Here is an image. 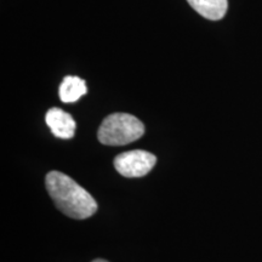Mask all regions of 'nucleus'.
I'll list each match as a JSON object with an SVG mask.
<instances>
[{"mask_svg":"<svg viewBox=\"0 0 262 262\" xmlns=\"http://www.w3.org/2000/svg\"><path fill=\"white\" fill-rule=\"evenodd\" d=\"M45 186L58 210L72 219L84 220L97 210V203L93 195L63 172H49Z\"/></svg>","mask_w":262,"mask_h":262,"instance_id":"nucleus-1","label":"nucleus"},{"mask_svg":"<svg viewBox=\"0 0 262 262\" xmlns=\"http://www.w3.org/2000/svg\"><path fill=\"white\" fill-rule=\"evenodd\" d=\"M143 134L145 126L136 117L127 113H113L101 124L97 137L102 145L124 146L135 142Z\"/></svg>","mask_w":262,"mask_h":262,"instance_id":"nucleus-2","label":"nucleus"},{"mask_svg":"<svg viewBox=\"0 0 262 262\" xmlns=\"http://www.w3.org/2000/svg\"><path fill=\"white\" fill-rule=\"evenodd\" d=\"M155 155L142 149L130 150L117 156L114 159V168L124 178H142L156 165Z\"/></svg>","mask_w":262,"mask_h":262,"instance_id":"nucleus-3","label":"nucleus"},{"mask_svg":"<svg viewBox=\"0 0 262 262\" xmlns=\"http://www.w3.org/2000/svg\"><path fill=\"white\" fill-rule=\"evenodd\" d=\"M45 122L50 127L54 136L58 137V139L68 140L74 136L75 122L73 117L61 108L54 107L49 110L47 117H45Z\"/></svg>","mask_w":262,"mask_h":262,"instance_id":"nucleus-4","label":"nucleus"},{"mask_svg":"<svg viewBox=\"0 0 262 262\" xmlns=\"http://www.w3.org/2000/svg\"><path fill=\"white\" fill-rule=\"evenodd\" d=\"M187 3L199 15L211 21L221 19L228 9V0H187Z\"/></svg>","mask_w":262,"mask_h":262,"instance_id":"nucleus-5","label":"nucleus"},{"mask_svg":"<svg viewBox=\"0 0 262 262\" xmlns=\"http://www.w3.org/2000/svg\"><path fill=\"white\" fill-rule=\"evenodd\" d=\"M86 93L88 88L85 80L79 77H72V75L64 78L58 90L61 101L64 103L75 102Z\"/></svg>","mask_w":262,"mask_h":262,"instance_id":"nucleus-6","label":"nucleus"},{"mask_svg":"<svg viewBox=\"0 0 262 262\" xmlns=\"http://www.w3.org/2000/svg\"><path fill=\"white\" fill-rule=\"evenodd\" d=\"M93 262H108V261L102 260V258H97V260H94Z\"/></svg>","mask_w":262,"mask_h":262,"instance_id":"nucleus-7","label":"nucleus"}]
</instances>
